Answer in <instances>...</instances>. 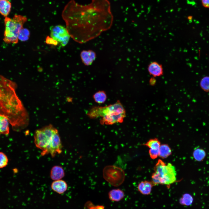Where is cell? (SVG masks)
<instances>
[{"mask_svg": "<svg viewBox=\"0 0 209 209\" xmlns=\"http://www.w3.org/2000/svg\"><path fill=\"white\" fill-rule=\"evenodd\" d=\"M108 196L109 199L111 201H119L124 197L125 194L122 190L119 189H114L109 192Z\"/></svg>", "mask_w": 209, "mask_h": 209, "instance_id": "cell-16", "label": "cell"}, {"mask_svg": "<svg viewBox=\"0 0 209 209\" xmlns=\"http://www.w3.org/2000/svg\"><path fill=\"white\" fill-rule=\"evenodd\" d=\"M65 176V172L63 168L59 165H55L51 168L50 173L51 179L54 181L61 179Z\"/></svg>", "mask_w": 209, "mask_h": 209, "instance_id": "cell-13", "label": "cell"}, {"mask_svg": "<svg viewBox=\"0 0 209 209\" xmlns=\"http://www.w3.org/2000/svg\"><path fill=\"white\" fill-rule=\"evenodd\" d=\"M34 137L35 146L42 151V156L50 154L53 157L62 152V146L58 131L51 125L37 130Z\"/></svg>", "mask_w": 209, "mask_h": 209, "instance_id": "cell-3", "label": "cell"}, {"mask_svg": "<svg viewBox=\"0 0 209 209\" xmlns=\"http://www.w3.org/2000/svg\"><path fill=\"white\" fill-rule=\"evenodd\" d=\"M192 156L195 161L198 162H201L205 158L206 156V153L203 149L200 147H197L194 150Z\"/></svg>", "mask_w": 209, "mask_h": 209, "instance_id": "cell-17", "label": "cell"}, {"mask_svg": "<svg viewBox=\"0 0 209 209\" xmlns=\"http://www.w3.org/2000/svg\"><path fill=\"white\" fill-rule=\"evenodd\" d=\"M143 145L149 148L150 149L149 150L159 152V148L161 145L159 140L155 138L150 139Z\"/></svg>", "mask_w": 209, "mask_h": 209, "instance_id": "cell-18", "label": "cell"}, {"mask_svg": "<svg viewBox=\"0 0 209 209\" xmlns=\"http://www.w3.org/2000/svg\"><path fill=\"white\" fill-rule=\"evenodd\" d=\"M171 154V149L167 144H163L161 145L159 149L158 156L164 159L167 158Z\"/></svg>", "mask_w": 209, "mask_h": 209, "instance_id": "cell-19", "label": "cell"}, {"mask_svg": "<svg viewBox=\"0 0 209 209\" xmlns=\"http://www.w3.org/2000/svg\"><path fill=\"white\" fill-rule=\"evenodd\" d=\"M51 37L62 46L68 42L70 35L66 28L60 25L52 26L50 28Z\"/></svg>", "mask_w": 209, "mask_h": 209, "instance_id": "cell-8", "label": "cell"}, {"mask_svg": "<svg viewBox=\"0 0 209 209\" xmlns=\"http://www.w3.org/2000/svg\"><path fill=\"white\" fill-rule=\"evenodd\" d=\"M95 101L98 104L104 103L107 99V95L103 91H99L96 92L93 96Z\"/></svg>", "mask_w": 209, "mask_h": 209, "instance_id": "cell-20", "label": "cell"}, {"mask_svg": "<svg viewBox=\"0 0 209 209\" xmlns=\"http://www.w3.org/2000/svg\"><path fill=\"white\" fill-rule=\"evenodd\" d=\"M103 176L110 184L117 187L123 183L125 179V174L121 168L115 165H109L104 169Z\"/></svg>", "mask_w": 209, "mask_h": 209, "instance_id": "cell-7", "label": "cell"}, {"mask_svg": "<svg viewBox=\"0 0 209 209\" xmlns=\"http://www.w3.org/2000/svg\"><path fill=\"white\" fill-rule=\"evenodd\" d=\"M9 121L5 116L0 114V135H8L9 132Z\"/></svg>", "mask_w": 209, "mask_h": 209, "instance_id": "cell-15", "label": "cell"}, {"mask_svg": "<svg viewBox=\"0 0 209 209\" xmlns=\"http://www.w3.org/2000/svg\"><path fill=\"white\" fill-rule=\"evenodd\" d=\"M80 57L82 61L85 65L91 64L95 60L96 57L94 52L91 50H84L81 52Z\"/></svg>", "mask_w": 209, "mask_h": 209, "instance_id": "cell-10", "label": "cell"}, {"mask_svg": "<svg viewBox=\"0 0 209 209\" xmlns=\"http://www.w3.org/2000/svg\"><path fill=\"white\" fill-rule=\"evenodd\" d=\"M154 185L152 181H141L138 184V189L140 193L144 195L149 194Z\"/></svg>", "mask_w": 209, "mask_h": 209, "instance_id": "cell-12", "label": "cell"}, {"mask_svg": "<svg viewBox=\"0 0 209 209\" xmlns=\"http://www.w3.org/2000/svg\"><path fill=\"white\" fill-rule=\"evenodd\" d=\"M193 201V198L192 195L189 193H185L180 198L179 202L181 205L189 206L192 204Z\"/></svg>", "mask_w": 209, "mask_h": 209, "instance_id": "cell-21", "label": "cell"}, {"mask_svg": "<svg viewBox=\"0 0 209 209\" xmlns=\"http://www.w3.org/2000/svg\"><path fill=\"white\" fill-rule=\"evenodd\" d=\"M12 8V4L8 0H0V14L4 17H8Z\"/></svg>", "mask_w": 209, "mask_h": 209, "instance_id": "cell-14", "label": "cell"}, {"mask_svg": "<svg viewBox=\"0 0 209 209\" xmlns=\"http://www.w3.org/2000/svg\"><path fill=\"white\" fill-rule=\"evenodd\" d=\"M68 6L69 12L64 18L66 28L70 36L78 43L93 39L112 25L113 16L108 0H91L86 5L72 1Z\"/></svg>", "mask_w": 209, "mask_h": 209, "instance_id": "cell-1", "label": "cell"}, {"mask_svg": "<svg viewBox=\"0 0 209 209\" xmlns=\"http://www.w3.org/2000/svg\"><path fill=\"white\" fill-rule=\"evenodd\" d=\"M201 3L203 7L209 8V0H201Z\"/></svg>", "mask_w": 209, "mask_h": 209, "instance_id": "cell-27", "label": "cell"}, {"mask_svg": "<svg viewBox=\"0 0 209 209\" xmlns=\"http://www.w3.org/2000/svg\"><path fill=\"white\" fill-rule=\"evenodd\" d=\"M30 32L29 30L26 28L22 29L19 33L18 39L22 41H25L28 40L30 37Z\"/></svg>", "mask_w": 209, "mask_h": 209, "instance_id": "cell-23", "label": "cell"}, {"mask_svg": "<svg viewBox=\"0 0 209 209\" xmlns=\"http://www.w3.org/2000/svg\"><path fill=\"white\" fill-rule=\"evenodd\" d=\"M200 87L201 89L206 92H209V76L203 77L200 80Z\"/></svg>", "mask_w": 209, "mask_h": 209, "instance_id": "cell-22", "label": "cell"}, {"mask_svg": "<svg viewBox=\"0 0 209 209\" xmlns=\"http://www.w3.org/2000/svg\"><path fill=\"white\" fill-rule=\"evenodd\" d=\"M27 20L26 17L20 15H15L12 18L5 17L3 38L4 42L7 44H17L19 32Z\"/></svg>", "mask_w": 209, "mask_h": 209, "instance_id": "cell-6", "label": "cell"}, {"mask_svg": "<svg viewBox=\"0 0 209 209\" xmlns=\"http://www.w3.org/2000/svg\"><path fill=\"white\" fill-rule=\"evenodd\" d=\"M46 42L47 44H52L54 45H57L58 44V43L53 39L51 37L47 36L46 39Z\"/></svg>", "mask_w": 209, "mask_h": 209, "instance_id": "cell-26", "label": "cell"}, {"mask_svg": "<svg viewBox=\"0 0 209 209\" xmlns=\"http://www.w3.org/2000/svg\"><path fill=\"white\" fill-rule=\"evenodd\" d=\"M87 115L91 118L100 117L102 125H111L122 123L126 116V111L119 100L115 103L105 107L95 106L88 111Z\"/></svg>", "mask_w": 209, "mask_h": 209, "instance_id": "cell-4", "label": "cell"}, {"mask_svg": "<svg viewBox=\"0 0 209 209\" xmlns=\"http://www.w3.org/2000/svg\"><path fill=\"white\" fill-rule=\"evenodd\" d=\"M154 171L152 181L154 185L162 184L169 186L176 181V172L171 163L166 164L161 160L159 159L154 167Z\"/></svg>", "mask_w": 209, "mask_h": 209, "instance_id": "cell-5", "label": "cell"}, {"mask_svg": "<svg viewBox=\"0 0 209 209\" xmlns=\"http://www.w3.org/2000/svg\"><path fill=\"white\" fill-rule=\"evenodd\" d=\"M8 162V159L6 155L2 152H0V168L6 167Z\"/></svg>", "mask_w": 209, "mask_h": 209, "instance_id": "cell-24", "label": "cell"}, {"mask_svg": "<svg viewBox=\"0 0 209 209\" xmlns=\"http://www.w3.org/2000/svg\"><path fill=\"white\" fill-rule=\"evenodd\" d=\"M147 70L149 74L154 77H159L163 74L162 65L156 61L152 62L149 64Z\"/></svg>", "mask_w": 209, "mask_h": 209, "instance_id": "cell-9", "label": "cell"}, {"mask_svg": "<svg viewBox=\"0 0 209 209\" xmlns=\"http://www.w3.org/2000/svg\"><path fill=\"white\" fill-rule=\"evenodd\" d=\"M51 186L53 191L60 194L65 192L68 188L67 183L61 179L53 181Z\"/></svg>", "mask_w": 209, "mask_h": 209, "instance_id": "cell-11", "label": "cell"}, {"mask_svg": "<svg viewBox=\"0 0 209 209\" xmlns=\"http://www.w3.org/2000/svg\"><path fill=\"white\" fill-rule=\"evenodd\" d=\"M84 209H104V207L103 206H95L91 201H88L85 204Z\"/></svg>", "mask_w": 209, "mask_h": 209, "instance_id": "cell-25", "label": "cell"}, {"mask_svg": "<svg viewBox=\"0 0 209 209\" xmlns=\"http://www.w3.org/2000/svg\"><path fill=\"white\" fill-rule=\"evenodd\" d=\"M14 82L0 75V114L8 119L13 129L19 131L28 123L27 112L17 96Z\"/></svg>", "mask_w": 209, "mask_h": 209, "instance_id": "cell-2", "label": "cell"}, {"mask_svg": "<svg viewBox=\"0 0 209 209\" xmlns=\"http://www.w3.org/2000/svg\"><path fill=\"white\" fill-rule=\"evenodd\" d=\"M156 80L154 77L151 78L149 80V84L152 86L154 85L156 83Z\"/></svg>", "mask_w": 209, "mask_h": 209, "instance_id": "cell-28", "label": "cell"}]
</instances>
